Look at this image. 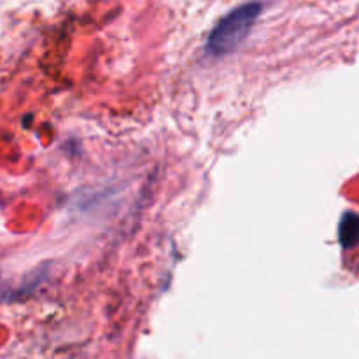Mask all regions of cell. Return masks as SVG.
<instances>
[{"instance_id": "6da1fadb", "label": "cell", "mask_w": 359, "mask_h": 359, "mask_svg": "<svg viewBox=\"0 0 359 359\" xmlns=\"http://www.w3.org/2000/svg\"><path fill=\"white\" fill-rule=\"evenodd\" d=\"M259 14H262V6L258 2L244 4L230 11L226 16L217 21L209 34L207 53L210 56H224L235 51L252 30Z\"/></svg>"}]
</instances>
